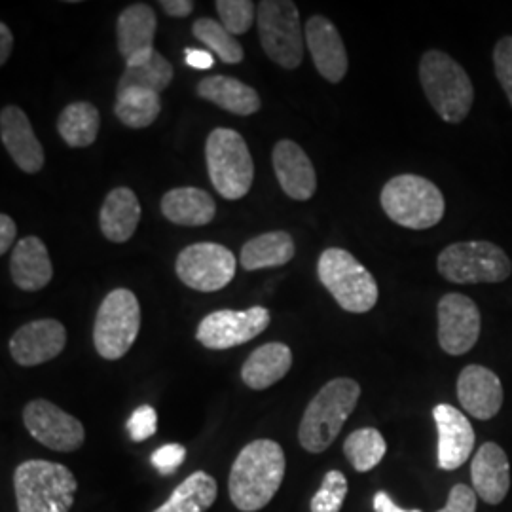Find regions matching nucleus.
<instances>
[{
	"label": "nucleus",
	"instance_id": "6",
	"mask_svg": "<svg viewBox=\"0 0 512 512\" xmlns=\"http://www.w3.org/2000/svg\"><path fill=\"white\" fill-rule=\"evenodd\" d=\"M317 275L338 306L349 313H366L378 304L374 275L349 251L332 247L317 262Z\"/></svg>",
	"mask_w": 512,
	"mask_h": 512
},
{
	"label": "nucleus",
	"instance_id": "38",
	"mask_svg": "<svg viewBox=\"0 0 512 512\" xmlns=\"http://www.w3.org/2000/svg\"><path fill=\"white\" fill-rule=\"evenodd\" d=\"M129 437L133 442H145V440L154 437L158 429V414L152 406L143 404L133 410L128 421Z\"/></svg>",
	"mask_w": 512,
	"mask_h": 512
},
{
	"label": "nucleus",
	"instance_id": "7",
	"mask_svg": "<svg viewBox=\"0 0 512 512\" xmlns=\"http://www.w3.org/2000/svg\"><path fill=\"white\" fill-rule=\"evenodd\" d=\"M205 160L211 183L222 198L241 200L249 194L255 164L245 139L236 129H213L207 137Z\"/></svg>",
	"mask_w": 512,
	"mask_h": 512
},
{
	"label": "nucleus",
	"instance_id": "41",
	"mask_svg": "<svg viewBox=\"0 0 512 512\" xmlns=\"http://www.w3.org/2000/svg\"><path fill=\"white\" fill-rule=\"evenodd\" d=\"M16 236H18L16 222L10 219L8 215H0V255L8 253V249L12 247Z\"/></svg>",
	"mask_w": 512,
	"mask_h": 512
},
{
	"label": "nucleus",
	"instance_id": "8",
	"mask_svg": "<svg viewBox=\"0 0 512 512\" xmlns=\"http://www.w3.org/2000/svg\"><path fill=\"white\" fill-rule=\"evenodd\" d=\"M439 274L450 283H503L512 272L511 258L492 241H459L442 249Z\"/></svg>",
	"mask_w": 512,
	"mask_h": 512
},
{
	"label": "nucleus",
	"instance_id": "30",
	"mask_svg": "<svg viewBox=\"0 0 512 512\" xmlns=\"http://www.w3.org/2000/svg\"><path fill=\"white\" fill-rule=\"evenodd\" d=\"M101 126L99 110L92 103L76 101L59 114L57 131L61 139L73 148H86L95 143Z\"/></svg>",
	"mask_w": 512,
	"mask_h": 512
},
{
	"label": "nucleus",
	"instance_id": "28",
	"mask_svg": "<svg viewBox=\"0 0 512 512\" xmlns=\"http://www.w3.org/2000/svg\"><path fill=\"white\" fill-rule=\"evenodd\" d=\"M294 241L287 232H268L251 239L243 245L239 262L245 270H262L275 268L291 262L294 258Z\"/></svg>",
	"mask_w": 512,
	"mask_h": 512
},
{
	"label": "nucleus",
	"instance_id": "4",
	"mask_svg": "<svg viewBox=\"0 0 512 512\" xmlns=\"http://www.w3.org/2000/svg\"><path fill=\"white\" fill-rule=\"evenodd\" d=\"M76 490V476L63 463L29 459L14 473L18 512H69Z\"/></svg>",
	"mask_w": 512,
	"mask_h": 512
},
{
	"label": "nucleus",
	"instance_id": "44",
	"mask_svg": "<svg viewBox=\"0 0 512 512\" xmlns=\"http://www.w3.org/2000/svg\"><path fill=\"white\" fill-rule=\"evenodd\" d=\"M374 512H423L421 509H401L399 505H395V501L385 492H378L374 495Z\"/></svg>",
	"mask_w": 512,
	"mask_h": 512
},
{
	"label": "nucleus",
	"instance_id": "16",
	"mask_svg": "<svg viewBox=\"0 0 512 512\" xmlns=\"http://www.w3.org/2000/svg\"><path fill=\"white\" fill-rule=\"evenodd\" d=\"M67 346V330L57 319H38L16 330L10 353L21 366H38L55 359Z\"/></svg>",
	"mask_w": 512,
	"mask_h": 512
},
{
	"label": "nucleus",
	"instance_id": "17",
	"mask_svg": "<svg viewBox=\"0 0 512 512\" xmlns=\"http://www.w3.org/2000/svg\"><path fill=\"white\" fill-rule=\"evenodd\" d=\"M311 59L319 74L338 84L348 74V52L336 25L323 16H311L304 29Z\"/></svg>",
	"mask_w": 512,
	"mask_h": 512
},
{
	"label": "nucleus",
	"instance_id": "42",
	"mask_svg": "<svg viewBox=\"0 0 512 512\" xmlns=\"http://www.w3.org/2000/svg\"><path fill=\"white\" fill-rule=\"evenodd\" d=\"M160 6L164 8L165 14L171 18H186L194 10L192 0H162Z\"/></svg>",
	"mask_w": 512,
	"mask_h": 512
},
{
	"label": "nucleus",
	"instance_id": "32",
	"mask_svg": "<svg viewBox=\"0 0 512 512\" xmlns=\"http://www.w3.org/2000/svg\"><path fill=\"white\" fill-rule=\"evenodd\" d=\"M173 80V67L160 52H154L152 57L135 67H128L120 76L116 92L124 90H147V92L162 93Z\"/></svg>",
	"mask_w": 512,
	"mask_h": 512
},
{
	"label": "nucleus",
	"instance_id": "20",
	"mask_svg": "<svg viewBox=\"0 0 512 512\" xmlns=\"http://www.w3.org/2000/svg\"><path fill=\"white\" fill-rule=\"evenodd\" d=\"M0 137L4 148L23 173H38L44 167V150L27 118L18 107H4L0 112Z\"/></svg>",
	"mask_w": 512,
	"mask_h": 512
},
{
	"label": "nucleus",
	"instance_id": "23",
	"mask_svg": "<svg viewBox=\"0 0 512 512\" xmlns=\"http://www.w3.org/2000/svg\"><path fill=\"white\" fill-rule=\"evenodd\" d=\"M10 274L19 289L29 293L44 289L52 281L54 266L42 239L29 236L18 241L10 258Z\"/></svg>",
	"mask_w": 512,
	"mask_h": 512
},
{
	"label": "nucleus",
	"instance_id": "19",
	"mask_svg": "<svg viewBox=\"0 0 512 512\" xmlns=\"http://www.w3.org/2000/svg\"><path fill=\"white\" fill-rule=\"evenodd\" d=\"M458 399L469 416L480 421L492 420L503 406V384L494 370L486 366H465L458 378Z\"/></svg>",
	"mask_w": 512,
	"mask_h": 512
},
{
	"label": "nucleus",
	"instance_id": "35",
	"mask_svg": "<svg viewBox=\"0 0 512 512\" xmlns=\"http://www.w3.org/2000/svg\"><path fill=\"white\" fill-rule=\"evenodd\" d=\"M348 495V478L342 471H329L319 492L311 497V512H340Z\"/></svg>",
	"mask_w": 512,
	"mask_h": 512
},
{
	"label": "nucleus",
	"instance_id": "24",
	"mask_svg": "<svg viewBox=\"0 0 512 512\" xmlns=\"http://www.w3.org/2000/svg\"><path fill=\"white\" fill-rule=\"evenodd\" d=\"M293 366V351L281 342L256 348L241 368L243 384L255 391L268 389L281 382Z\"/></svg>",
	"mask_w": 512,
	"mask_h": 512
},
{
	"label": "nucleus",
	"instance_id": "40",
	"mask_svg": "<svg viewBox=\"0 0 512 512\" xmlns=\"http://www.w3.org/2000/svg\"><path fill=\"white\" fill-rule=\"evenodd\" d=\"M476 499L478 495L473 488L465 484H456L448 494L446 507L437 512H476Z\"/></svg>",
	"mask_w": 512,
	"mask_h": 512
},
{
	"label": "nucleus",
	"instance_id": "14",
	"mask_svg": "<svg viewBox=\"0 0 512 512\" xmlns=\"http://www.w3.org/2000/svg\"><path fill=\"white\" fill-rule=\"evenodd\" d=\"M439 317V344L444 353L459 357L475 348L482 315L469 296L459 293L444 294L437 306Z\"/></svg>",
	"mask_w": 512,
	"mask_h": 512
},
{
	"label": "nucleus",
	"instance_id": "36",
	"mask_svg": "<svg viewBox=\"0 0 512 512\" xmlns=\"http://www.w3.org/2000/svg\"><path fill=\"white\" fill-rule=\"evenodd\" d=\"M220 23L236 37L251 29L255 19V4L251 0H219L217 4Z\"/></svg>",
	"mask_w": 512,
	"mask_h": 512
},
{
	"label": "nucleus",
	"instance_id": "43",
	"mask_svg": "<svg viewBox=\"0 0 512 512\" xmlns=\"http://www.w3.org/2000/svg\"><path fill=\"white\" fill-rule=\"evenodd\" d=\"M186 63L196 71H207L213 67L215 59H213V54H209L205 50H186Z\"/></svg>",
	"mask_w": 512,
	"mask_h": 512
},
{
	"label": "nucleus",
	"instance_id": "18",
	"mask_svg": "<svg viewBox=\"0 0 512 512\" xmlns=\"http://www.w3.org/2000/svg\"><path fill=\"white\" fill-rule=\"evenodd\" d=\"M158 19L154 10L145 4H131L116 21V38L118 50L126 59L128 67H135L148 61L154 50V37H156Z\"/></svg>",
	"mask_w": 512,
	"mask_h": 512
},
{
	"label": "nucleus",
	"instance_id": "22",
	"mask_svg": "<svg viewBox=\"0 0 512 512\" xmlns=\"http://www.w3.org/2000/svg\"><path fill=\"white\" fill-rule=\"evenodd\" d=\"M471 480L475 494L488 505H499L511 488V465L505 450L486 442L476 450L471 463Z\"/></svg>",
	"mask_w": 512,
	"mask_h": 512
},
{
	"label": "nucleus",
	"instance_id": "12",
	"mask_svg": "<svg viewBox=\"0 0 512 512\" xmlns=\"http://www.w3.org/2000/svg\"><path fill=\"white\" fill-rule=\"evenodd\" d=\"M270 325V311L262 306L249 310H219L205 315L196 332L207 349H230L251 342Z\"/></svg>",
	"mask_w": 512,
	"mask_h": 512
},
{
	"label": "nucleus",
	"instance_id": "9",
	"mask_svg": "<svg viewBox=\"0 0 512 512\" xmlns=\"http://www.w3.org/2000/svg\"><path fill=\"white\" fill-rule=\"evenodd\" d=\"M141 329V306L128 289H114L105 296L95 315L93 344L107 361H118L135 344Z\"/></svg>",
	"mask_w": 512,
	"mask_h": 512
},
{
	"label": "nucleus",
	"instance_id": "39",
	"mask_svg": "<svg viewBox=\"0 0 512 512\" xmlns=\"http://www.w3.org/2000/svg\"><path fill=\"white\" fill-rule=\"evenodd\" d=\"M184 459L186 448L183 444H165L150 456L154 469L162 476L175 475L183 465Z\"/></svg>",
	"mask_w": 512,
	"mask_h": 512
},
{
	"label": "nucleus",
	"instance_id": "11",
	"mask_svg": "<svg viewBox=\"0 0 512 512\" xmlns=\"http://www.w3.org/2000/svg\"><path fill=\"white\" fill-rule=\"evenodd\" d=\"M175 270L186 287L200 293H215L234 279L236 256L219 243H194L181 251Z\"/></svg>",
	"mask_w": 512,
	"mask_h": 512
},
{
	"label": "nucleus",
	"instance_id": "45",
	"mask_svg": "<svg viewBox=\"0 0 512 512\" xmlns=\"http://www.w3.org/2000/svg\"><path fill=\"white\" fill-rule=\"evenodd\" d=\"M14 48V37L12 31L8 29L6 23L0 25V65H4L8 61V57L12 54Z\"/></svg>",
	"mask_w": 512,
	"mask_h": 512
},
{
	"label": "nucleus",
	"instance_id": "37",
	"mask_svg": "<svg viewBox=\"0 0 512 512\" xmlns=\"http://www.w3.org/2000/svg\"><path fill=\"white\" fill-rule=\"evenodd\" d=\"M495 76L512 107V37H503L494 48Z\"/></svg>",
	"mask_w": 512,
	"mask_h": 512
},
{
	"label": "nucleus",
	"instance_id": "29",
	"mask_svg": "<svg viewBox=\"0 0 512 512\" xmlns=\"http://www.w3.org/2000/svg\"><path fill=\"white\" fill-rule=\"evenodd\" d=\"M217 480L205 471H196L183 480L162 507L152 512H205L217 501Z\"/></svg>",
	"mask_w": 512,
	"mask_h": 512
},
{
	"label": "nucleus",
	"instance_id": "25",
	"mask_svg": "<svg viewBox=\"0 0 512 512\" xmlns=\"http://www.w3.org/2000/svg\"><path fill=\"white\" fill-rule=\"evenodd\" d=\"M139 220L141 203L135 192L129 188H114L105 198L99 213V226L103 236L114 243H124L135 234Z\"/></svg>",
	"mask_w": 512,
	"mask_h": 512
},
{
	"label": "nucleus",
	"instance_id": "2",
	"mask_svg": "<svg viewBox=\"0 0 512 512\" xmlns=\"http://www.w3.org/2000/svg\"><path fill=\"white\" fill-rule=\"evenodd\" d=\"M359 397L361 385L351 378H334L323 385L300 421L298 440L302 448L310 454H321L330 448L359 403Z\"/></svg>",
	"mask_w": 512,
	"mask_h": 512
},
{
	"label": "nucleus",
	"instance_id": "5",
	"mask_svg": "<svg viewBox=\"0 0 512 512\" xmlns=\"http://www.w3.org/2000/svg\"><path fill=\"white\" fill-rule=\"evenodd\" d=\"M382 209L395 224L410 230H427L437 226L446 202L439 186L420 175H397L382 190Z\"/></svg>",
	"mask_w": 512,
	"mask_h": 512
},
{
	"label": "nucleus",
	"instance_id": "10",
	"mask_svg": "<svg viewBox=\"0 0 512 512\" xmlns=\"http://www.w3.org/2000/svg\"><path fill=\"white\" fill-rule=\"evenodd\" d=\"M258 33L266 55L283 69H296L304 59L300 14L291 0H264L258 6Z\"/></svg>",
	"mask_w": 512,
	"mask_h": 512
},
{
	"label": "nucleus",
	"instance_id": "31",
	"mask_svg": "<svg viewBox=\"0 0 512 512\" xmlns=\"http://www.w3.org/2000/svg\"><path fill=\"white\" fill-rule=\"evenodd\" d=\"M160 112H162L160 93L137 90V88L116 92L114 114L128 128H147L150 124H154Z\"/></svg>",
	"mask_w": 512,
	"mask_h": 512
},
{
	"label": "nucleus",
	"instance_id": "34",
	"mask_svg": "<svg viewBox=\"0 0 512 512\" xmlns=\"http://www.w3.org/2000/svg\"><path fill=\"white\" fill-rule=\"evenodd\" d=\"M192 33L198 40H202L213 54L219 55L220 61L228 65H236L243 61L245 52L241 44L219 21L209 18L196 19L192 25Z\"/></svg>",
	"mask_w": 512,
	"mask_h": 512
},
{
	"label": "nucleus",
	"instance_id": "33",
	"mask_svg": "<svg viewBox=\"0 0 512 512\" xmlns=\"http://www.w3.org/2000/svg\"><path fill=\"white\" fill-rule=\"evenodd\" d=\"M385 452L387 444L384 435L374 427L357 429L344 442V456L357 473L372 471L376 465H380Z\"/></svg>",
	"mask_w": 512,
	"mask_h": 512
},
{
	"label": "nucleus",
	"instance_id": "1",
	"mask_svg": "<svg viewBox=\"0 0 512 512\" xmlns=\"http://www.w3.org/2000/svg\"><path fill=\"white\" fill-rule=\"evenodd\" d=\"M285 452L270 439L249 442L232 465L230 499L241 512L262 511L279 492L285 478Z\"/></svg>",
	"mask_w": 512,
	"mask_h": 512
},
{
	"label": "nucleus",
	"instance_id": "15",
	"mask_svg": "<svg viewBox=\"0 0 512 512\" xmlns=\"http://www.w3.org/2000/svg\"><path fill=\"white\" fill-rule=\"evenodd\" d=\"M433 418L439 433V467L442 471H456L475 450V429L465 414L452 404H437Z\"/></svg>",
	"mask_w": 512,
	"mask_h": 512
},
{
	"label": "nucleus",
	"instance_id": "21",
	"mask_svg": "<svg viewBox=\"0 0 512 512\" xmlns=\"http://www.w3.org/2000/svg\"><path fill=\"white\" fill-rule=\"evenodd\" d=\"M275 177L281 190L296 202H308L317 190V175L308 154L294 141L283 139L274 147Z\"/></svg>",
	"mask_w": 512,
	"mask_h": 512
},
{
	"label": "nucleus",
	"instance_id": "27",
	"mask_svg": "<svg viewBox=\"0 0 512 512\" xmlns=\"http://www.w3.org/2000/svg\"><path fill=\"white\" fill-rule=\"evenodd\" d=\"M198 95L215 103L222 110H228L238 116H249L260 109V97L251 86L243 84L232 76H207L198 84Z\"/></svg>",
	"mask_w": 512,
	"mask_h": 512
},
{
	"label": "nucleus",
	"instance_id": "3",
	"mask_svg": "<svg viewBox=\"0 0 512 512\" xmlns=\"http://www.w3.org/2000/svg\"><path fill=\"white\" fill-rule=\"evenodd\" d=\"M420 82L429 105L446 124H459L469 116L475 86L454 57L440 50L425 52L420 61Z\"/></svg>",
	"mask_w": 512,
	"mask_h": 512
},
{
	"label": "nucleus",
	"instance_id": "13",
	"mask_svg": "<svg viewBox=\"0 0 512 512\" xmlns=\"http://www.w3.org/2000/svg\"><path fill=\"white\" fill-rule=\"evenodd\" d=\"M23 423L33 439L54 452H76L86 440L80 420L46 399H35L23 408Z\"/></svg>",
	"mask_w": 512,
	"mask_h": 512
},
{
	"label": "nucleus",
	"instance_id": "26",
	"mask_svg": "<svg viewBox=\"0 0 512 512\" xmlns=\"http://www.w3.org/2000/svg\"><path fill=\"white\" fill-rule=\"evenodd\" d=\"M162 213L181 226H205L217 215V203L200 188H173L162 198Z\"/></svg>",
	"mask_w": 512,
	"mask_h": 512
}]
</instances>
